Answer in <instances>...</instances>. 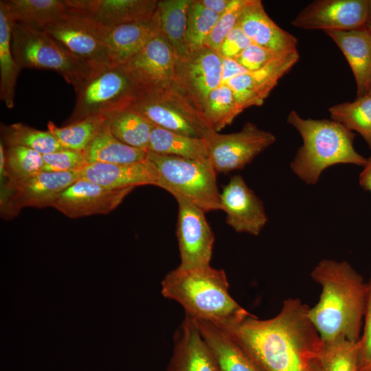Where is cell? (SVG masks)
Listing matches in <instances>:
<instances>
[{
    "label": "cell",
    "mask_w": 371,
    "mask_h": 371,
    "mask_svg": "<svg viewBox=\"0 0 371 371\" xmlns=\"http://www.w3.org/2000/svg\"><path fill=\"white\" fill-rule=\"evenodd\" d=\"M299 299L283 302L280 313L260 320L251 314L214 324L265 371H320L324 342Z\"/></svg>",
    "instance_id": "cell-1"
},
{
    "label": "cell",
    "mask_w": 371,
    "mask_h": 371,
    "mask_svg": "<svg viewBox=\"0 0 371 371\" xmlns=\"http://www.w3.org/2000/svg\"><path fill=\"white\" fill-rule=\"evenodd\" d=\"M322 286L317 304L310 308V319L324 344L359 340L368 284L347 262L324 259L311 272Z\"/></svg>",
    "instance_id": "cell-2"
},
{
    "label": "cell",
    "mask_w": 371,
    "mask_h": 371,
    "mask_svg": "<svg viewBox=\"0 0 371 371\" xmlns=\"http://www.w3.org/2000/svg\"><path fill=\"white\" fill-rule=\"evenodd\" d=\"M286 122L303 141L290 168L306 183L316 184L322 172L336 164H366L368 159L354 148L355 133L342 124L331 119H304L295 111L289 112Z\"/></svg>",
    "instance_id": "cell-3"
},
{
    "label": "cell",
    "mask_w": 371,
    "mask_h": 371,
    "mask_svg": "<svg viewBox=\"0 0 371 371\" xmlns=\"http://www.w3.org/2000/svg\"><path fill=\"white\" fill-rule=\"evenodd\" d=\"M162 294L175 300L194 319L221 324L250 314L230 295L223 269L209 266L169 272L161 282Z\"/></svg>",
    "instance_id": "cell-4"
},
{
    "label": "cell",
    "mask_w": 371,
    "mask_h": 371,
    "mask_svg": "<svg viewBox=\"0 0 371 371\" xmlns=\"http://www.w3.org/2000/svg\"><path fill=\"white\" fill-rule=\"evenodd\" d=\"M12 50L21 69L52 70L73 85L77 92L102 69L74 55L43 30L12 21Z\"/></svg>",
    "instance_id": "cell-5"
},
{
    "label": "cell",
    "mask_w": 371,
    "mask_h": 371,
    "mask_svg": "<svg viewBox=\"0 0 371 371\" xmlns=\"http://www.w3.org/2000/svg\"><path fill=\"white\" fill-rule=\"evenodd\" d=\"M156 186L187 201L205 213L221 210L216 171L210 159L197 160L147 152Z\"/></svg>",
    "instance_id": "cell-6"
},
{
    "label": "cell",
    "mask_w": 371,
    "mask_h": 371,
    "mask_svg": "<svg viewBox=\"0 0 371 371\" xmlns=\"http://www.w3.org/2000/svg\"><path fill=\"white\" fill-rule=\"evenodd\" d=\"M152 124L181 135L206 139L215 133L201 110L175 82L146 92L131 105Z\"/></svg>",
    "instance_id": "cell-7"
},
{
    "label": "cell",
    "mask_w": 371,
    "mask_h": 371,
    "mask_svg": "<svg viewBox=\"0 0 371 371\" xmlns=\"http://www.w3.org/2000/svg\"><path fill=\"white\" fill-rule=\"evenodd\" d=\"M144 93L124 65L105 67L76 92L67 124L131 106Z\"/></svg>",
    "instance_id": "cell-8"
},
{
    "label": "cell",
    "mask_w": 371,
    "mask_h": 371,
    "mask_svg": "<svg viewBox=\"0 0 371 371\" xmlns=\"http://www.w3.org/2000/svg\"><path fill=\"white\" fill-rule=\"evenodd\" d=\"M80 179V171L41 172L14 181H7L1 189V212L12 217L26 207H53L60 194Z\"/></svg>",
    "instance_id": "cell-9"
},
{
    "label": "cell",
    "mask_w": 371,
    "mask_h": 371,
    "mask_svg": "<svg viewBox=\"0 0 371 371\" xmlns=\"http://www.w3.org/2000/svg\"><path fill=\"white\" fill-rule=\"evenodd\" d=\"M205 139L212 165L216 172L223 173L243 169L276 140L273 133L250 122L238 132H215Z\"/></svg>",
    "instance_id": "cell-10"
},
{
    "label": "cell",
    "mask_w": 371,
    "mask_h": 371,
    "mask_svg": "<svg viewBox=\"0 0 371 371\" xmlns=\"http://www.w3.org/2000/svg\"><path fill=\"white\" fill-rule=\"evenodd\" d=\"M178 203L177 236L181 268L210 265L214 245V234L205 212L187 201Z\"/></svg>",
    "instance_id": "cell-11"
},
{
    "label": "cell",
    "mask_w": 371,
    "mask_h": 371,
    "mask_svg": "<svg viewBox=\"0 0 371 371\" xmlns=\"http://www.w3.org/2000/svg\"><path fill=\"white\" fill-rule=\"evenodd\" d=\"M368 0H316L291 21L304 30L346 31L365 27Z\"/></svg>",
    "instance_id": "cell-12"
},
{
    "label": "cell",
    "mask_w": 371,
    "mask_h": 371,
    "mask_svg": "<svg viewBox=\"0 0 371 371\" xmlns=\"http://www.w3.org/2000/svg\"><path fill=\"white\" fill-rule=\"evenodd\" d=\"M176 65L175 52L160 32L123 65L146 93L172 85Z\"/></svg>",
    "instance_id": "cell-13"
},
{
    "label": "cell",
    "mask_w": 371,
    "mask_h": 371,
    "mask_svg": "<svg viewBox=\"0 0 371 371\" xmlns=\"http://www.w3.org/2000/svg\"><path fill=\"white\" fill-rule=\"evenodd\" d=\"M222 56L203 47L177 60L176 85L201 110L210 93L221 85Z\"/></svg>",
    "instance_id": "cell-14"
},
{
    "label": "cell",
    "mask_w": 371,
    "mask_h": 371,
    "mask_svg": "<svg viewBox=\"0 0 371 371\" xmlns=\"http://www.w3.org/2000/svg\"><path fill=\"white\" fill-rule=\"evenodd\" d=\"M68 13L95 26L114 27L153 18L157 0H65Z\"/></svg>",
    "instance_id": "cell-15"
},
{
    "label": "cell",
    "mask_w": 371,
    "mask_h": 371,
    "mask_svg": "<svg viewBox=\"0 0 371 371\" xmlns=\"http://www.w3.org/2000/svg\"><path fill=\"white\" fill-rule=\"evenodd\" d=\"M133 189H111L80 179L60 194L53 207L71 218L106 214L118 207Z\"/></svg>",
    "instance_id": "cell-16"
},
{
    "label": "cell",
    "mask_w": 371,
    "mask_h": 371,
    "mask_svg": "<svg viewBox=\"0 0 371 371\" xmlns=\"http://www.w3.org/2000/svg\"><path fill=\"white\" fill-rule=\"evenodd\" d=\"M221 210L236 232L258 236L267 222L262 201L240 175H234L220 193Z\"/></svg>",
    "instance_id": "cell-17"
},
{
    "label": "cell",
    "mask_w": 371,
    "mask_h": 371,
    "mask_svg": "<svg viewBox=\"0 0 371 371\" xmlns=\"http://www.w3.org/2000/svg\"><path fill=\"white\" fill-rule=\"evenodd\" d=\"M43 31L90 65L100 69L111 66L103 43L89 22L68 13Z\"/></svg>",
    "instance_id": "cell-18"
},
{
    "label": "cell",
    "mask_w": 371,
    "mask_h": 371,
    "mask_svg": "<svg viewBox=\"0 0 371 371\" xmlns=\"http://www.w3.org/2000/svg\"><path fill=\"white\" fill-rule=\"evenodd\" d=\"M298 52L288 53L255 71L238 76L225 83L242 111L261 106L279 80L297 63Z\"/></svg>",
    "instance_id": "cell-19"
},
{
    "label": "cell",
    "mask_w": 371,
    "mask_h": 371,
    "mask_svg": "<svg viewBox=\"0 0 371 371\" xmlns=\"http://www.w3.org/2000/svg\"><path fill=\"white\" fill-rule=\"evenodd\" d=\"M93 26L106 49L111 66L126 63L160 33L157 12L145 21L110 27Z\"/></svg>",
    "instance_id": "cell-20"
},
{
    "label": "cell",
    "mask_w": 371,
    "mask_h": 371,
    "mask_svg": "<svg viewBox=\"0 0 371 371\" xmlns=\"http://www.w3.org/2000/svg\"><path fill=\"white\" fill-rule=\"evenodd\" d=\"M167 371H220L194 319L186 315Z\"/></svg>",
    "instance_id": "cell-21"
},
{
    "label": "cell",
    "mask_w": 371,
    "mask_h": 371,
    "mask_svg": "<svg viewBox=\"0 0 371 371\" xmlns=\"http://www.w3.org/2000/svg\"><path fill=\"white\" fill-rule=\"evenodd\" d=\"M238 25L252 43L281 53L297 52V38L279 27L260 0H248Z\"/></svg>",
    "instance_id": "cell-22"
},
{
    "label": "cell",
    "mask_w": 371,
    "mask_h": 371,
    "mask_svg": "<svg viewBox=\"0 0 371 371\" xmlns=\"http://www.w3.org/2000/svg\"><path fill=\"white\" fill-rule=\"evenodd\" d=\"M80 179L111 189L157 183L155 169L147 158L131 164H88L80 170Z\"/></svg>",
    "instance_id": "cell-23"
},
{
    "label": "cell",
    "mask_w": 371,
    "mask_h": 371,
    "mask_svg": "<svg viewBox=\"0 0 371 371\" xmlns=\"http://www.w3.org/2000/svg\"><path fill=\"white\" fill-rule=\"evenodd\" d=\"M345 56L354 75L357 98L367 95L371 80V32L363 28L325 32Z\"/></svg>",
    "instance_id": "cell-24"
},
{
    "label": "cell",
    "mask_w": 371,
    "mask_h": 371,
    "mask_svg": "<svg viewBox=\"0 0 371 371\" xmlns=\"http://www.w3.org/2000/svg\"><path fill=\"white\" fill-rule=\"evenodd\" d=\"M195 320L220 371H265L222 328L208 321Z\"/></svg>",
    "instance_id": "cell-25"
},
{
    "label": "cell",
    "mask_w": 371,
    "mask_h": 371,
    "mask_svg": "<svg viewBox=\"0 0 371 371\" xmlns=\"http://www.w3.org/2000/svg\"><path fill=\"white\" fill-rule=\"evenodd\" d=\"M192 0H160L157 2V14L160 32L174 49L177 60L188 56L186 30L189 10Z\"/></svg>",
    "instance_id": "cell-26"
},
{
    "label": "cell",
    "mask_w": 371,
    "mask_h": 371,
    "mask_svg": "<svg viewBox=\"0 0 371 371\" xmlns=\"http://www.w3.org/2000/svg\"><path fill=\"white\" fill-rule=\"evenodd\" d=\"M102 116L110 132L118 140L147 152L153 124L131 106L111 111Z\"/></svg>",
    "instance_id": "cell-27"
},
{
    "label": "cell",
    "mask_w": 371,
    "mask_h": 371,
    "mask_svg": "<svg viewBox=\"0 0 371 371\" xmlns=\"http://www.w3.org/2000/svg\"><path fill=\"white\" fill-rule=\"evenodd\" d=\"M13 22L43 30L68 14L65 0L4 1Z\"/></svg>",
    "instance_id": "cell-28"
},
{
    "label": "cell",
    "mask_w": 371,
    "mask_h": 371,
    "mask_svg": "<svg viewBox=\"0 0 371 371\" xmlns=\"http://www.w3.org/2000/svg\"><path fill=\"white\" fill-rule=\"evenodd\" d=\"M147 152L197 160L209 159L205 139L181 135L155 125Z\"/></svg>",
    "instance_id": "cell-29"
},
{
    "label": "cell",
    "mask_w": 371,
    "mask_h": 371,
    "mask_svg": "<svg viewBox=\"0 0 371 371\" xmlns=\"http://www.w3.org/2000/svg\"><path fill=\"white\" fill-rule=\"evenodd\" d=\"M12 20L4 1H0V98L8 109L14 106L16 78L21 70L12 50Z\"/></svg>",
    "instance_id": "cell-30"
},
{
    "label": "cell",
    "mask_w": 371,
    "mask_h": 371,
    "mask_svg": "<svg viewBox=\"0 0 371 371\" xmlns=\"http://www.w3.org/2000/svg\"><path fill=\"white\" fill-rule=\"evenodd\" d=\"M89 164H131L144 161L147 152L118 140L104 124L100 131L83 151Z\"/></svg>",
    "instance_id": "cell-31"
},
{
    "label": "cell",
    "mask_w": 371,
    "mask_h": 371,
    "mask_svg": "<svg viewBox=\"0 0 371 371\" xmlns=\"http://www.w3.org/2000/svg\"><path fill=\"white\" fill-rule=\"evenodd\" d=\"M328 111L331 120L359 133L371 150V95L333 105Z\"/></svg>",
    "instance_id": "cell-32"
},
{
    "label": "cell",
    "mask_w": 371,
    "mask_h": 371,
    "mask_svg": "<svg viewBox=\"0 0 371 371\" xmlns=\"http://www.w3.org/2000/svg\"><path fill=\"white\" fill-rule=\"evenodd\" d=\"M104 124L102 115L87 117L78 122L58 126L49 121L48 131L65 149L84 151Z\"/></svg>",
    "instance_id": "cell-33"
},
{
    "label": "cell",
    "mask_w": 371,
    "mask_h": 371,
    "mask_svg": "<svg viewBox=\"0 0 371 371\" xmlns=\"http://www.w3.org/2000/svg\"><path fill=\"white\" fill-rule=\"evenodd\" d=\"M242 112L232 91L225 84L219 85L210 93L203 109L206 122L216 133L230 125Z\"/></svg>",
    "instance_id": "cell-34"
},
{
    "label": "cell",
    "mask_w": 371,
    "mask_h": 371,
    "mask_svg": "<svg viewBox=\"0 0 371 371\" xmlns=\"http://www.w3.org/2000/svg\"><path fill=\"white\" fill-rule=\"evenodd\" d=\"M1 129L8 146L27 147L42 155L63 148L48 130H38L20 122L1 126Z\"/></svg>",
    "instance_id": "cell-35"
},
{
    "label": "cell",
    "mask_w": 371,
    "mask_h": 371,
    "mask_svg": "<svg viewBox=\"0 0 371 371\" xmlns=\"http://www.w3.org/2000/svg\"><path fill=\"white\" fill-rule=\"evenodd\" d=\"M43 155L20 146H8L3 177L7 181L22 179L43 172Z\"/></svg>",
    "instance_id": "cell-36"
},
{
    "label": "cell",
    "mask_w": 371,
    "mask_h": 371,
    "mask_svg": "<svg viewBox=\"0 0 371 371\" xmlns=\"http://www.w3.org/2000/svg\"><path fill=\"white\" fill-rule=\"evenodd\" d=\"M320 371H360L358 341L324 344Z\"/></svg>",
    "instance_id": "cell-37"
},
{
    "label": "cell",
    "mask_w": 371,
    "mask_h": 371,
    "mask_svg": "<svg viewBox=\"0 0 371 371\" xmlns=\"http://www.w3.org/2000/svg\"><path fill=\"white\" fill-rule=\"evenodd\" d=\"M219 17L204 7L199 0H192L186 30V42L190 52L204 47Z\"/></svg>",
    "instance_id": "cell-38"
},
{
    "label": "cell",
    "mask_w": 371,
    "mask_h": 371,
    "mask_svg": "<svg viewBox=\"0 0 371 371\" xmlns=\"http://www.w3.org/2000/svg\"><path fill=\"white\" fill-rule=\"evenodd\" d=\"M247 3L248 0H233L227 10L220 16L204 46L218 52L225 37L238 25Z\"/></svg>",
    "instance_id": "cell-39"
},
{
    "label": "cell",
    "mask_w": 371,
    "mask_h": 371,
    "mask_svg": "<svg viewBox=\"0 0 371 371\" xmlns=\"http://www.w3.org/2000/svg\"><path fill=\"white\" fill-rule=\"evenodd\" d=\"M43 172L80 171L89 163L83 151L63 148L43 155Z\"/></svg>",
    "instance_id": "cell-40"
},
{
    "label": "cell",
    "mask_w": 371,
    "mask_h": 371,
    "mask_svg": "<svg viewBox=\"0 0 371 371\" xmlns=\"http://www.w3.org/2000/svg\"><path fill=\"white\" fill-rule=\"evenodd\" d=\"M286 54L288 53L275 52L252 43L235 60L251 72L265 67Z\"/></svg>",
    "instance_id": "cell-41"
},
{
    "label": "cell",
    "mask_w": 371,
    "mask_h": 371,
    "mask_svg": "<svg viewBox=\"0 0 371 371\" xmlns=\"http://www.w3.org/2000/svg\"><path fill=\"white\" fill-rule=\"evenodd\" d=\"M364 318L363 333L358 341L360 370L371 368V278L368 284Z\"/></svg>",
    "instance_id": "cell-42"
},
{
    "label": "cell",
    "mask_w": 371,
    "mask_h": 371,
    "mask_svg": "<svg viewBox=\"0 0 371 371\" xmlns=\"http://www.w3.org/2000/svg\"><path fill=\"white\" fill-rule=\"evenodd\" d=\"M251 44L250 38L237 25L225 37L218 52L222 57L236 59Z\"/></svg>",
    "instance_id": "cell-43"
},
{
    "label": "cell",
    "mask_w": 371,
    "mask_h": 371,
    "mask_svg": "<svg viewBox=\"0 0 371 371\" xmlns=\"http://www.w3.org/2000/svg\"><path fill=\"white\" fill-rule=\"evenodd\" d=\"M249 72L235 59L222 57V79L221 85L229 80Z\"/></svg>",
    "instance_id": "cell-44"
},
{
    "label": "cell",
    "mask_w": 371,
    "mask_h": 371,
    "mask_svg": "<svg viewBox=\"0 0 371 371\" xmlns=\"http://www.w3.org/2000/svg\"><path fill=\"white\" fill-rule=\"evenodd\" d=\"M199 2L207 9L218 16L224 14L233 0H199Z\"/></svg>",
    "instance_id": "cell-45"
},
{
    "label": "cell",
    "mask_w": 371,
    "mask_h": 371,
    "mask_svg": "<svg viewBox=\"0 0 371 371\" xmlns=\"http://www.w3.org/2000/svg\"><path fill=\"white\" fill-rule=\"evenodd\" d=\"M359 175V185L365 190L371 192V157L368 159L366 164Z\"/></svg>",
    "instance_id": "cell-46"
},
{
    "label": "cell",
    "mask_w": 371,
    "mask_h": 371,
    "mask_svg": "<svg viewBox=\"0 0 371 371\" xmlns=\"http://www.w3.org/2000/svg\"><path fill=\"white\" fill-rule=\"evenodd\" d=\"M365 28L371 32V0H368V13Z\"/></svg>",
    "instance_id": "cell-47"
},
{
    "label": "cell",
    "mask_w": 371,
    "mask_h": 371,
    "mask_svg": "<svg viewBox=\"0 0 371 371\" xmlns=\"http://www.w3.org/2000/svg\"><path fill=\"white\" fill-rule=\"evenodd\" d=\"M367 95H371V80L369 85V89Z\"/></svg>",
    "instance_id": "cell-48"
},
{
    "label": "cell",
    "mask_w": 371,
    "mask_h": 371,
    "mask_svg": "<svg viewBox=\"0 0 371 371\" xmlns=\"http://www.w3.org/2000/svg\"><path fill=\"white\" fill-rule=\"evenodd\" d=\"M360 371H371V368L363 369V370H361Z\"/></svg>",
    "instance_id": "cell-49"
}]
</instances>
